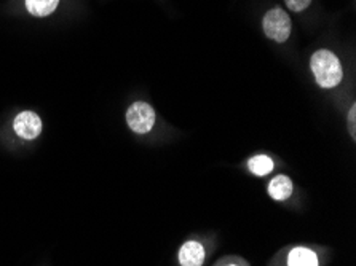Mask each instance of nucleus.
Masks as SVG:
<instances>
[{
	"label": "nucleus",
	"instance_id": "1",
	"mask_svg": "<svg viewBox=\"0 0 356 266\" xmlns=\"http://www.w3.org/2000/svg\"><path fill=\"white\" fill-rule=\"evenodd\" d=\"M312 70L316 78V83L321 88H334L342 81L343 70L341 61L336 54L329 50H320L312 56L310 61Z\"/></svg>",
	"mask_w": 356,
	"mask_h": 266
},
{
	"label": "nucleus",
	"instance_id": "2",
	"mask_svg": "<svg viewBox=\"0 0 356 266\" xmlns=\"http://www.w3.org/2000/svg\"><path fill=\"white\" fill-rule=\"evenodd\" d=\"M264 32L268 39L278 43H283L291 35V19L288 13L282 8L268 10L264 16Z\"/></svg>",
	"mask_w": 356,
	"mask_h": 266
},
{
	"label": "nucleus",
	"instance_id": "3",
	"mask_svg": "<svg viewBox=\"0 0 356 266\" xmlns=\"http://www.w3.org/2000/svg\"><path fill=\"white\" fill-rule=\"evenodd\" d=\"M127 123L136 134L149 133L155 124V110L145 102H134L127 112Z\"/></svg>",
	"mask_w": 356,
	"mask_h": 266
},
{
	"label": "nucleus",
	"instance_id": "4",
	"mask_svg": "<svg viewBox=\"0 0 356 266\" xmlns=\"http://www.w3.org/2000/svg\"><path fill=\"white\" fill-rule=\"evenodd\" d=\"M13 129L21 139L32 140L39 138L42 133V120L35 112L24 110L15 117Z\"/></svg>",
	"mask_w": 356,
	"mask_h": 266
},
{
	"label": "nucleus",
	"instance_id": "5",
	"mask_svg": "<svg viewBox=\"0 0 356 266\" xmlns=\"http://www.w3.org/2000/svg\"><path fill=\"white\" fill-rule=\"evenodd\" d=\"M179 262L182 266H202L204 262V249L202 244L188 241L179 251Z\"/></svg>",
	"mask_w": 356,
	"mask_h": 266
},
{
	"label": "nucleus",
	"instance_id": "6",
	"mask_svg": "<svg viewBox=\"0 0 356 266\" xmlns=\"http://www.w3.org/2000/svg\"><path fill=\"white\" fill-rule=\"evenodd\" d=\"M268 193L270 197L277 201H284L291 197L293 193V182L286 176H277L268 185Z\"/></svg>",
	"mask_w": 356,
	"mask_h": 266
},
{
	"label": "nucleus",
	"instance_id": "7",
	"mask_svg": "<svg viewBox=\"0 0 356 266\" xmlns=\"http://www.w3.org/2000/svg\"><path fill=\"white\" fill-rule=\"evenodd\" d=\"M289 266H318V257L315 252L309 251L305 247L293 249L288 257Z\"/></svg>",
	"mask_w": 356,
	"mask_h": 266
},
{
	"label": "nucleus",
	"instance_id": "8",
	"mask_svg": "<svg viewBox=\"0 0 356 266\" xmlns=\"http://www.w3.org/2000/svg\"><path fill=\"white\" fill-rule=\"evenodd\" d=\"M59 0H26V8L31 15L43 18L55 12Z\"/></svg>",
	"mask_w": 356,
	"mask_h": 266
},
{
	"label": "nucleus",
	"instance_id": "9",
	"mask_svg": "<svg viewBox=\"0 0 356 266\" xmlns=\"http://www.w3.org/2000/svg\"><path fill=\"white\" fill-rule=\"evenodd\" d=\"M248 167H250V171L252 174H256V176H267V174L272 172L273 169V161L266 155H259L250 160Z\"/></svg>",
	"mask_w": 356,
	"mask_h": 266
},
{
	"label": "nucleus",
	"instance_id": "10",
	"mask_svg": "<svg viewBox=\"0 0 356 266\" xmlns=\"http://www.w3.org/2000/svg\"><path fill=\"white\" fill-rule=\"evenodd\" d=\"M286 5L293 10V12H302L312 3V0H284Z\"/></svg>",
	"mask_w": 356,
	"mask_h": 266
},
{
	"label": "nucleus",
	"instance_id": "11",
	"mask_svg": "<svg viewBox=\"0 0 356 266\" xmlns=\"http://www.w3.org/2000/svg\"><path fill=\"white\" fill-rule=\"evenodd\" d=\"M355 112H356V106H353L352 108H350V128H352V134L355 138Z\"/></svg>",
	"mask_w": 356,
	"mask_h": 266
},
{
	"label": "nucleus",
	"instance_id": "12",
	"mask_svg": "<svg viewBox=\"0 0 356 266\" xmlns=\"http://www.w3.org/2000/svg\"><path fill=\"white\" fill-rule=\"evenodd\" d=\"M230 266H235V265H230Z\"/></svg>",
	"mask_w": 356,
	"mask_h": 266
}]
</instances>
